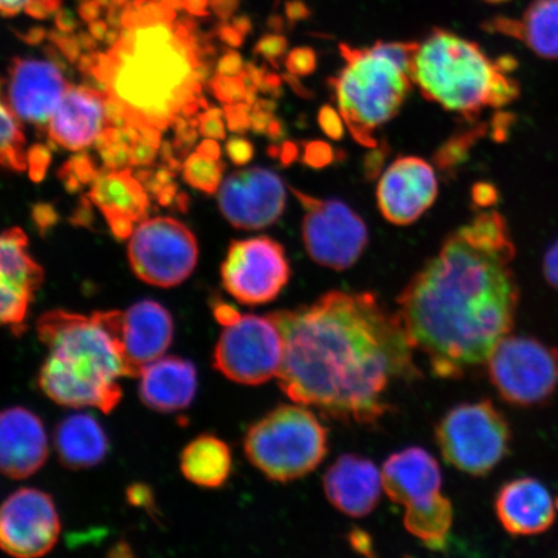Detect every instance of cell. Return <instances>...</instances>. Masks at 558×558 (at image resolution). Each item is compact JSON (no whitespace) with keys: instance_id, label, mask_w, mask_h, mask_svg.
<instances>
[{"instance_id":"obj_20","label":"cell","mask_w":558,"mask_h":558,"mask_svg":"<svg viewBox=\"0 0 558 558\" xmlns=\"http://www.w3.org/2000/svg\"><path fill=\"white\" fill-rule=\"evenodd\" d=\"M381 477L388 498L407 509L429 507L444 497L441 470L422 448L393 453L384 463Z\"/></svg>"},{"instance_id":"obj_19","label":"cell","mask_w":558,"mask_h":558,"mask_svg":"<svg viewBox=\"0 0 558 558\" xmlns=\"http://www.w3.org/2000/svg\"><path fill=\"white\" fill-rule=\"evenodd\" d=\"M61 69L51 61L19 60L13 64L10 78V100L13 114L21 121L44 125L69 89Z\"/></svg>"},{"instance_id":"obj_35","label":"cell","mask_w":558,"mask_h":558,"mask_svg":"<svg viewBox=\"0 0 558 558\" xmlns=\"http://www.w3.org/2000/svg\"><path fill=\"white\" fill-rule=\"evenodd\" d=\"M54 3V0H0V15L15 16L29 13L41 17L52 11Z\"/></svg>"},{"instance_id":"obj_21","label":"cell","mask_w":558,"mask_h":558,"mask_svg":"<svg viewBox=\"0 0 558 558\" xmlns=\"http://www.w3.org/2000/svg\"><path fill=\"white\" fill-rule=\"evenodd\" d=\"M48 437L40 418L24 408L0 411V473L24 480L47 462Z\"/></svg>"},{"instance_id":"obj_9","label":"cell","mask_w":558,"mask_h":558,"mask_svg":"<svg viewBox=\"0 0 558 558\" xmlns=\"http://www.w3.org/2000/svg\"><path fill=\"white\" fill-rule=\"evenodd\" d=\"M486 362L493 386L513 407H538L558 387V349L538 339L507 335Z\"/></svg>"},{"instance_id":"obj_11","label":"cell","mask_w":558,"mask_h":558,"mask_svg":"<svg viewBox=\"0 0 558 558\" xmlns=\"http://www.w3.org/2000/svg\"><path fill=\"white\" fill-rule=\"evenodd\" d=\"M132 270L145 283L173 288L193 274L198 262L195 236L171 218L149 219L132 232L129 244Z\"/></svg>"},{"instance_id":"obj_16","label":"cell","mask_w":558,"mask_h":558,"mask_svg":"<svg viewBox=\"0 0 558 558\" xmlns=\"http://www.w3.org/2000/svg\"><path fill=\"white\" fill-rule=\"evenodd\" d=\"M111 327L120 343L130 378L151 362L163 357L173 340V319L165 306L144 300L128 311H108Z\"/></svg>"},{"instance_id":"obj_25","label":"cell","mask_w":558,"mask_h":558,"mask_svg":"<svg viewBox=\"0 0 558 558\" xmlns=\"http://www.w3.org/2000/svg\"><path fill=\"white\" fill-rule=\"evenodd\" d=\"M138 392L146 407L158 413H177L191 407L197 393V369L179 357H160L138 375Z\"/></svg>"},{"instance_id":"obj_6","label":"cell","mask_w":558,"mask_h":558,"mask_svg":"<svg viewBox=\"0 0 558 558\" xmlns=\"http://www.w3.org/2000/svg\"><path fill=\"white\" fill-rule=\"evenodd\" d=\"M417 44L341 46L345 65L331 80L344 123L355 142L375 148V131L399 113L411 88V62Z\"/></svg>"},{"instance_id":"obj_36","label":"cell","mask_w":558,"mask_h":558,"mask_svg":"<svg viewBox=\"0 0 558 558\" xmlns=\"http://www.w3.org/2000/svg\"><path fill=\"white\" fill-rule=\"evenodd\" d=\"M316 64V54L310 48H299V50L292 51L286 60V68H288L289 73L296 76L312 74Z\"/></svg>"},{"instance_id":"obj_45","label":"cell","mask_w":558,"mask_h":558,"mask_svg":"<svg viewBox=\"0 0 558 558\" xmlns=\"http://www.w3.org/2000/svg\"><path fill=\"white\" fill-rule=\"evenodd\" d=\"M384 159H386V156H384L383 150H375L372 155H368L365 162V172L368 179L378 177L383 169Z\"/></svg>"},{"instance_id":"obj_49","label":"cell","mask_w":558,"mask_h":558,"mask_svg":"<svg viewBox=\"0 0 558 558\" xmlns=\"http://www.w3.org/2000/svg\"><path fill=\"white\" fill-rule=\"evenodd\" d=\"M485 2H488V3H505V2H508V0H485Z\"/></svg>"},{"instance_id":"obj_39","label":"cell","mask_w":558,"mask_h":558,"mask_svg":"<svg viewBox=\"0 0 558 558\" xmlns=\"http://www.w3.org/2000/svg\"><path fill=\"white\" fill-rule=\"evenodd\" d=\"M230 160L236 166H246L254 157V146L246 138L232 137L227 144Z\"/></svg>"},{"instance_id":"obj_33","label":"cell","mask_w":558,"mask_h":558,"mask_svg":"<svg viewBox=\"0 0 558 558\" xmlns=\"http://www.w3.org/2000/svg\"><path fill=\"white\" fill-rule=\"evenodd\" d=\"M214 94L218 99L228 105L246 102L248 96V83L244 73L236 76L218 75L211 83Z\"/></svg>"},{"instance_id":"obj_17","label":"cell","mask_w":558,"mask_h":558,"mask_svg":"<svg viewBox=\"0 0 558 558\" xmlns=\"http://www.w3.org/2000/svg\"><path fill=\"white\" fill-rule=\"evenodd\" d=\"M44 282V270L27 251L17 228L0 233V327L25 329L27 312Z\"/></svg>"},{"instance_id":"obj_14","label":"cell","mask_w":558,"mask_h":558,"mask_svg":"<svg viewBox=\"0 0 558 558\" xmlns=\"http://www.w3.org/2000/svg\"><path fill=\"white\" fill-rule=\"evenodd\" d=\"M61 522L50 495L20 488L0 506V549L13 557L45 556L60 538Z\"/></svg>"},{"instance_id":"obj_37","label":"cell","mask_w":558,"mask_h":558,"mask_svg":"<svg viewBox=\"0 0 558 558\" xmlns=\"http://www.w3.org/2000/svg\"><path fill=\"white\" fill-rule=\"evenodd\" d=\"M318 122L325 134L332 140H340L344 135V120L337 110L326 105L319 110Z\"/></svg>"},{"instance_id":"obj_28","label":"cell","mask_w":558,"mask_h":558,"mask_svg":"<svg viewBox=\"0 0 558 558\" xmlns=\"http://www.w3.org/2000/svg\"><path fill=\"white\" fill-rule=\"evenodd\" d=\"M54 449L70 470H86L100 464L109 450L107 435L94 416L70 415L54 432Z\"/></svg>"},{"instance_id":"obj_29","label":"cell","mask_w":558,"mask_h":558,"mask_svg":"<svg viewBox=\"0 0 558 558\" xmlns=\"http://www.w3.org/2000/svg\"><path fill=\"white\" fill-rule=\"evenodd\" d=\"M233 458L229 446L220 438L199 436L181 453L180 466L192 484L218 488L225 485L232 473Z\"/></svg>"},{"instance_id":"obj_47","label":"cell","mask_w":558,"mask_h":558,"mask_svg":"<svg viewBox=\"0 0 558 558\" xmlns=\"http://www.w3.org/2000/svg\"><path fill=\"white\" fill-rule=\"evenodd\" d=\"M473 199L476 202V205L487 207L495 201V193L490 186L485 184L477 185L473 190Z\"/></svg>"},{"instance_id":"obj_26","label":"cell","mask_w":558,"mask_h":558,"mask_svg":"<svg viewBox=\"0 0 558 558\" xmlns=\"http://www.w3.org/2000/svg\"><path fill=\"white\" fill-rule=\"evenodd\" d=\"M90 197L122 239L132 234L135 222L144 218L148 209L144 186L130 171L102 174L96 180Z\"/></svg>"},{"instance_id":"obj_8","label":"cell","mask_w":558,"mask_h":558,"mask_svg":"<svg viewBox=\"0 0 558 558\" xmlns=\"http://www.w3.org/2000/svg\"><path fill=\"white\" fill-rule=\"evenodd\" d=\"M512 432L490 400L462 403L436 427V439L450 465L471 476H486L509 452Z\"/></svg>"},{"instance_id":"obj_41","label":"cell","mask_w":558,"mask_h":558,"mask_svg":"<svg viewBox=\"0 0 558 558\" xmlns=\"http://www.w3.org/2000/svg\"><path fill=\"white\" fill-rule=\"evenodd\" d=\"M227 121L230 130L246 131L251 125L250 105L246 102L228 105Z\"/></svg>"},{"instance_id":"obj_4","label":"cell","mask_w":558,"mask_h":558,"mask_svg":"<svg viewBox=\"0 0 558 558\" xmlns=\"http://www.w3.org/2000/svg\"><path fill=\"white\" fill-rule=\"evenodd\" d=\"M37 332L48 351L38 379L44 393L61 407L111 413L122 400L120 379L130 376L108 312H47Z\"/></svg>"},{"instance_id":"obj_2","label":"cell","mask_w":558,"mask_h":558,"mask_svg":"<svg viewBox=\"0 0 558 558\" xmlns=\"http://www.w3.org/2000/svg\"><path fill=\"white\" fill-rule=\"evenodd\" d=\"M514 256L504 216L481 213L445 241L397 300L410 344L439 378H462L484 364L513 329L520 303Z\"/></svg>"},{"instance_id":"obj_43","label":"cell","mask_w":558,"mask_h":558,"mask_svg":"<svg viewBox=\"0 0 558 558\" xmlns=\"http://www.w3.org/2000/svg\"><path fill=\"white\" fill-rule=\"evenodd\" d=\"M543 274L547 282L558 291V240L547 251L543 260Z\"/></svg>"},{"instance_id":"obj_27","label":"cell","mask_w":558,"mask_h":558,"mask_svg":"<svg viewBox=\"0 0 558 558\" xmlns=\"http://www.w3.org/2000/svg\"><path fill=\"white\" fill-rule=\"evenodd\" d=\"M487 29L522 41L543 59L558 60V0H534L521 19L498 17Z\"/></svg>"},{"instance_id":"obj_13","label":"cell","mask_w":558,"mask_h":558,"mask_svg":"<svg viewBox=\"0 0 558 558\" xmlns=\"http://www.w3.org/2000/svg\"><path fill=\"white\" fill-rule=\"evenodd\" d=\"M290 276L283 247L268 236L234 241L221 267L226 290L246 305L274 302L289 283Z\"/></svg>"},{"instance_id":"obj_7","label":"cell","mask_w":558,"mask_h":558,"mask_svg":"<svg viewBox=\"0 0 558 558\" xmlns=\"http://www.w3.org/2000/svg\"><path fill=\"white\" fill-rule=\"evenodd\" d=\"M243 448L251 464L265 477L291 483L324 462L329 452V432L304 404H282L247 430Z\"/></svg>"},{"instance_id":"obj_46","label":"cell","mask_w":558,"mask_h":558,"mask_svg":"<svg viewBox=\"0 0 558 558\" xmlns=\"http://www.w3.org/2000/svg\"><path fill=\"white\" fill-rule=\"evenodd\" d=\"M214 313H215L216 319H218L222 326L232 324L233 320H235L236 318H239L241 316V314L239 312H236L233 308V306H230L229 304H226V303L216 304Z\"/></svg>"},{"instance_id":"obj_18","label":"cell","mask_w":558,"mask_h":558,"mask_svg":"<svg viewBox=\"0 0 558 558\" xmlns=\"http://www.w3.org/2000/svg\"><path fill=\"white\" fill-rule=\"evenodd\" d=\"M438 186L434 169L416 157L397 159L383 174L378 205L384 218L409 226L435 204Z\"/></svg>"},{"instance_id":"obj_42","label":"cell","mask_w":558,"mask_h":558,"mask_svg":"<svg viewBox=\"0 0 558 558\" xmlns=\"http://www.w3.org/2000/svg\"><path fill=\"white\" fill-rule=\"evenodd\" d=\"M286 50V40L279 37H267L259 41L256 52L264 56L271 64H276Z\"/></svg>"},{"instance_id":"obj_30","label":"cell","mask_w":558,"mask_h":558,"mask_svg":"<svg viewBox=\"0 0 558 558\" xmlns=\"http://www.w3.org/2000/svg\"><path fill=\"white\" fill-rule=\"evenodd\" d=\"M453 509L445 495L434 506L408 509L403 525L408 532L430 549L446 546L452 527Z\"/></svg>"},{"instance_id":"obj_32","label":"cell","mask_w":558,"mask_h":558,"mask_svg":"<svg viewBox=\"0 0 558 558\" xmlns=\"http://www.w3.org/2000/svg\"><path fill=\"white\" fill-rule=\"evenodd\" d=\"M25 138L13 111L7 108L0 87V166L21 170L26 165Z\"/></svg>"},{"instance_id":"obj_22","label":"cell","mask_w":558,"mask_h":558,"mask_svg":"<svg viewBox=\"0 0 558 558\" xmlns=\"http://www.w3.org/2000/svg\"><path fill=\"white\" fill-rule=\"evenodd\" d=\"M110 121L107 97L89 87H72L51 118L52 143L68 150H82L100 140Z\"/></svg>"},{"instance_id":"obj_44","label":"cell","mask_w":558,"mask_h":558,"mask_svg":"<svg viewBox=\"0 0 558 558\" xmlns=\"http://www.w3.org/2000/svg\"><path fill=\"white\" fill-rule=\"evenodd\" d=\"M219 75L236 76L244 73V66L241 56L235 52H229L222 58L218 66Z\"/></svg>"},{"instance_id":"obj_40","label":"cell","mask_w":558,"mask_h":558,"mask_svg":"<svg viewBox=\"0 0 558 558\" xmlns=\"http://www.w3.org/2000/svg\"><path fill=\"white\" fill-rule=\"evenodd\" d=\"M333 158L332 149L325 143H311L305 146L304 162L311 167H325L331 163Z\"/></svg>"},{"instance_id":"obj_48","label":"cell","mask_w":558,"mask_h":558,"mask_svg":"<svg viewBox=\"0 0 558 558\" xmlns=\"http://www.w3.org/2000/svg\"><path fill=\"white\" fill-rule=\"evenodd\" d=\"M351 544L354 549L360 550L361 554L372 555L369 550H372V541H369V536L364 532H353L351 536Z\"/></svg>"},{"instance_id":"obj_31","label":"cell","mask_w":558,"mask_h":558,"mask_svg":"<svg viewBox=\"0 0 558 558\" xmlns=\"http://www.w3.org/2000/svg\"><path fill=\"white\" fill-rule=\"evenodd\" d=\"M222 174H225V165L220 160L219 144L214 140L202 143L197 153L187 158L184 166L187 184L209 194L219 190Z\"/></svg>"},{"instance_id":"obj_12","label":"cell","mask_w":558,"mask_h":558,"mask_svg":"<svg viewBox=\"0 0 558 558\" xmlns=\"http://www.w3.org/2000/svg\"><path fill=\"white\" fill-rule=\"evenodd\" d=\"M305 209L303 240L314 262L345 270L364 253L368 235L365 222L339 201H323L291 187Z\"/></svg>"},{"instance_id":"obj_15","label":"cell","mask_w":558,"mask_h":558,"mask_svg":"<svg viewBox=\"0 0 558 558\" xmlns=\"http://www.w3.org/2000/svg\"><path fill=\"white\" fill-rule=\"evenodd\" d=\"M219 207L235 228L257 230L274 226L286 207L282 180L269 170L239 171L221 184Z\"/></svg>"},{"instance_id":"obj_5","label":"cell","mask_w":558,"mask_h":558,"mask_svg":"<svg viewBox=\"0 0 558 558\" xmlns=\"http://www.w3.org/2000/svg\"><path fill=\"white\" fill-rule=\"evenodd\" d=\"M515 61L492 60L478 45L448 31L417 44L411 81L425 99L474 121L486 109L508 107L520 96Z\"/></svg>"},{"instance_id":"obj_23","label":"cell","mask_w":558,"mask_h":558,"mask_svg":"<svg viewBox=\"0 0 558 558\" xmlns=\"http://www.w3.org/2000/svg\"><path fill=\"white\" fill-rule=\"evenodd\" d=\"M383 477L372 460L340 457L324 476V490L330 504L349 518H366L378 507Z\"/></svg>"},{"instance_id":"obj_24","label":"cell","mask_w":558,"mask_h":558,"mask_svg":"<svg viewBox=\"0 0 558 558\" xmlns=\"http://www.w3.org/2000/svg\"><path fill=\"white\" fill-rule=\"evenodd\" d=\"M556 507L546 485L533 477L509 481L495 499L498 520L512 536L547 532L556 520Z\"/></svg>"},{"instance_id":"obj_3","label":"cell","mask_w":558,"mask_h":558,"mask_svg":"<svg viewBox=\"0 0 558 558\" xmlns=\"http://www.w3.org/2000/svg\"><path fill=\"white\" fill-rule=\"evenodd\" d=\"M194 27L157 12L137 13L93 65L107 97L110 122L151 144L170 125L206 108L202 87L208 48Z\"/></svg>"},{"instance_id":"obj_34","label":"cell","mask_w":558,"mask_h":558,"mask_svg":"<svg viewBox=\"0 0 558 558\" xmlns=\"http://www.w3.org/2000/svg\"><path fill=\"white\" fill-rule=\"evenodd\" d=\"M476 135L477 132L473 131L471 134H464L449 140V142L436 153L435 162L439 169L449 170L451 167L457 166L460 160H463L466 150L470 149Z\"/></svg>"},{"instance_id":"obj_10","label":"cell","mask_w":558,"mask_h":558,"mask_svg":"<svg viewBox=\"0 0 558 558\" xmlns=\"http://www.w3.org/2000/svg\"><path fill=\"white\" fill-rule=\"evenodd\" d=\"M282 361V333L269 314H241L225 326L214 352V367L243 386H262L276 378Z\"/></svg>"},{"instance_id":"obj_1","label":"cell","mask_w":558,"mask_h":558,"mask_svg":"<svg viewBox=\"0 0 558 558\" xmlns=\"http://www.w3.org/2000/svg\"><path fill=\"white\" fill-rule=\"evenodd\" d=\"M269 316L283 338L279 387L337 421L378 422L389 409V387L421 373L399 314L369 292L331 291Z\"/></svg>"},{"instance_id":"obj_38","label":"cell","mask_w":558,"mask_h":558,"mask_svg":"<svg viewBox=\"0 0 558 558\" xmlns=\"http://www.w3.org/2000/svg\"><path fill=\"white\" fill-rule=\"evenodd\" d=\"M201 134L211 138H225L226 125L219 110L213 109L198 118Z\"/></svg>"}]
</instances>
